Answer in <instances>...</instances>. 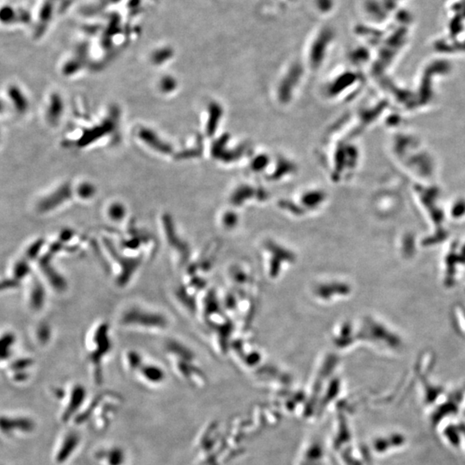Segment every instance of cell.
<instances>
[{
  "instance_id": "6da1fadb",
  "label": "cell",
  "mask_w": 465,
  "mask_h": 465,
  "mask_svg": "<svg viewBox=\"0 0 465 465\" xmlns=\"http://www.w3.org/2000/svg\"><path fill=\"white\" fill-rule=\"evenodd\" d=\"M113 349L111 330L107 321H98L91 328L85 343V360L96 385L103 380V365Z\"/></svg>"
},
{
  "instance_id": "7a4b0ae2",
  "label": "cell",
  "mask_w": 465,
  "mask_h": 465,
  "mask_svg": "<svg viewBox=\"0 0 465 465\" xmlns=\"http://www.w3.org/2000/svg\"><path fill=\"white\" fill-rule=\"evenodd\" d=\"M121 404L122 400L117 395L103 392L92 398L74 421L77 425H85L90 421L95 430L103 431L116 417Z\"/></svg>"
},
{
  "instance_id": "3957f363",
  "label": "cell",
  "mask_w": 465,
  "mask_h": 465,
  "mask_svg": "<svg viewBox=\"0 0 465 465\" xmlns=\"http://www.w3.org/2000/svg\"><path fill=\"white\" fill-rule=\"evenodd\" d=\"M120 325L125 328L159 332L167 328V320L162 313L139 305L128 307L121 314Z\"/></svg>"
},
{
  "instance_id": "277c9868",
  "label": "cell",
  "mask_w": 465,
  "mask_h": 465,
  "mask_svg": "<svg viewBox=\"0 0 465 465\" xmlns=\"http://www.w3.org/2000/svg\"><path fill=\"white\" fill-rule=\"evenodd\" d=\"M53 392L55 398L61 402L59 417L64 424L74 420L86 404L87 390L82 383H74L64 389L56 388Z\"/></svg>"
},
{
  "instance_id": "5b68a950",
  "label": "cell",
  "mask_w": 465,
  "mask_h": 465,
  "mask_svg": "<svg viewBox=\"0 0 465 465\" xmlns=\"http://www.w3.org/2000/svg\"><path fill=\"white\" fill-rule=\"evenodd\" d=\"M0 425L1 433L8 438L28 436L35 429V423L31 418L19 415H2Z\"/></svg>"
},
{
  "instance_id": "8992f818",
  "label": "cell",
  "mask_w": 465,
  "mask_h": 465,
  "mask_svg": "<svg viewBox=\"0 0 465 465\" xmlns=\"http://www.w3.org/2000/svg\"><path fill=\"white\" fill-rule=\"evenodd\" d=\"M80 441L81 438L76 431L69 430L62 434L53 450V462L57 465L68 462L80 446Z\"/></svg>"
},
{
  "instance_id": "52a82bcc",
  "label": "cell",
  "mask_w": 465,
  "mask_h": 465,
  "mask_svg": "<svg viewBox=\"0 0 465 465\" xmlns=\"http://www.w3.org/2000/svg\"><path fill=\"white\" fill-rule=\"evenodd\" d=\"M4 365V364H3ZM34 365V360L29 357H21L6 362V378L14 384L26 383L30 378V370Z\"/></svg>"
},
{
  "instance_id": "ba28073f",
  "label": "cell",
  "mask_w": 465,
  "mask_h": 465,
  "mask_svg": "<svg viewBox=\"0 0 465 465\" xmlns=\"http://www.w3.org/2000/svg\"><path fill=\"white\" fill-rule=\"evenodd\" d=\"M135 375L142 383L149 386H159L166 378L164 370L159 365L146 360Z\"/></svg>"
},
{
  "instance_id": "9c48e42d",
  "label": "cell",
  "mask_w": 465,
  "mask_h": 465,
  "mask_svg": "<svg viewBox=\"0 0 465 465\" xmlns=\"http://www.w3.org/2000/svg\"><path fill=\"white\" fill-rule=\"evenodd\" d=\"M95 459L100 465H126L127 455L122 447L114 445L98 450Z\"/></svg>"
},
{
  "instance_id": "30bf717a",
  "label": "cell",
  "mask_w": 465,
  "mask_h": 465,
  "mask_svg": "<svg viewBox=\"0 0 465 465\" xmlns=\"http://www.w3.org/2000/svg\"><path fill=\"white\" fill-rule=\"evenodd\" d=\"M47 294H46L45 287L41 283L39 279H33L30 287L27 292V302L29 309L34 311H39L43 309L46 302Z\"/></svg>"
},
{
  "instance_id": "8fae6325",
  "label": "cell",
  "mask_w": 465,
  "mask_h": 465,
  "mask_svg": "<svg viewBox=\"0 0 465 465\" xmlns=\"http://www.w3.org/2000/svg\"><path fill=\"white\" fill-rule=\"evenodd\" d=\"M71 196V190L67 185H64L56 190L52 195L41 202L38 205V209L41 213H47L60 206Z\"/></svg>"
},
{
  "instance_id": "7c38bea8",
  "label": "cell",
  "mask_w": 465,
  "mask_h": 465,
  "mask_svg": "<svg viewBox=\"0 0 465 465\" xmlns=\"http://www.w3.org/2000/svg\"><path fill=\"white\" fill-rule=\"evenodd\" d=\"M145 357L135 350H128L122 355V363L128 372L135 374L145 362Z\"/></svg>"
},
{
  "instance_id": "4fadbf2b",
  "label": "cell",
  "mask_w": 465,
  "mask_h": 465,
  "mask_svg": "<svg viewBox=\"0 0 465 465\" xmlns=\"http://www.w3.org/2000/svg\"><path fill=\"white\" fill-rule=\"evenodd\" d=\"M16 338L15 333L10 331L2 334L1 338V362H8L13 357L14 348L16 346Z\"/></svg>"
},
{
  "instance_id": "5bb4252c",
  "label": "cell",
  "mask_w": 465,
  "mask_h": 465,
  "mask_svg": "<svg viewBox=\"0 0 465 465\" xmlns=\"http://www.w3.org/2000/svg\"><path fill=\"white\" fill-rule=\"evenodd\" d=\"M140 136L146 143H148V145L153 148V149L167 153V146L162 142V140H159V137L153 131L144 129L140 130Z\"/></svg>"
},
{
  "instance_id": "9a60e30c",
  "label": "cell",
  "mask_w": 465,
  "mask_h": 465,
  "mask_svg": "<svg viewBox=\"0 0 465 465\" xmlns=\"http://www.w3.org/2000/svg\"><path fill=\"white\" fill-rule=\"evenodd\" d=\"M52 338V329L48 324L43 323L37 328L35 330V341L37 344L42 346H45L50 342Z\"/></svg>"
},
{
  "instance_id": "2e32d148",
  "label": "cell",
  "mask_w": 465,
  "mask_h": 465,
  "mask_svg": "<svg viewBox=\"0 0 465 465\" xmlns=\"http://www.w3.org/2000/svg\"><path fill=\"white\" fill-rule=\"evenodd\" d=\"M9 96L11 98V101L13 102L16 110L19 111H26L28 103H27L26 98L23 95V93L19 91V88L11 87L9 90Z\"/></svg>"
},
{
  "instance_id": "e0dca14e",
  "label": "cell",
  "mask_w": 465,
  "mask_h": 465,
  "mask_svg": "<svg viewBox=\"0 0 465 465\" xmlns=\"http://www.w3.org/2000/svg\"><path fill=\"white\" fill-rule=\"evenodd\" d=\"M62 110H63V103H62L61 98L58 95H53L51 99L48 114L50 121L56 122V120L58 119L59 117L61 116Z\"/></svg>"
},
{
  "instance_id": "ac0fdd59",
  "label": "cell",
  "mask_w": 465,
  "mask_h": 465,
  "mask_svg": "<svg viewBox=\"0 0 465 465\" xmlns=\"http://www.w3.org/2000/svg\"><path fill=\"white\" fill-rule=\"evenodd\" d=\"M111 128L112 126L110 124H105L104 126H101V127H98V129H96V130H93V131H89L87 134H85V136L82 137V139L80 140V142L81 144H88V143L92 142V140H94V139H98V138L100 137L101 135H103V133H107L111 130Z\"/></svg>"
},
{
  "instance_id": "d6986e66",
  "label": "cell",
  "mask_w": 465,
  "mask_h": 465,
  "mask_svg": "<svg viewBox=\"0 0 465 465\" xmlns=\"http://www.w3.org/2000/svg\"><path fill=\"white\" fill-rule=\"evenodd\" d=\"M126 214V209L121 204H114L108 209V216L115 222H119L123 219Z\"/></svg>"
},
{
  "instance_id": "ffe728a7",
  "label": "cell",
  "mask_w": 465,
  "mask_h": 465,
  "mask_svg": "<svg viewBox=\"0 0 465 465\" xmlns=\"http://www.w3.org/2000/svg\"><path fill=\"white\" fill-rule=\"evenodd\" d=\"M78 193L82 199H90L95 193V188L91 184H82L79 188Z\"/></svg>"
}]
</instances>
